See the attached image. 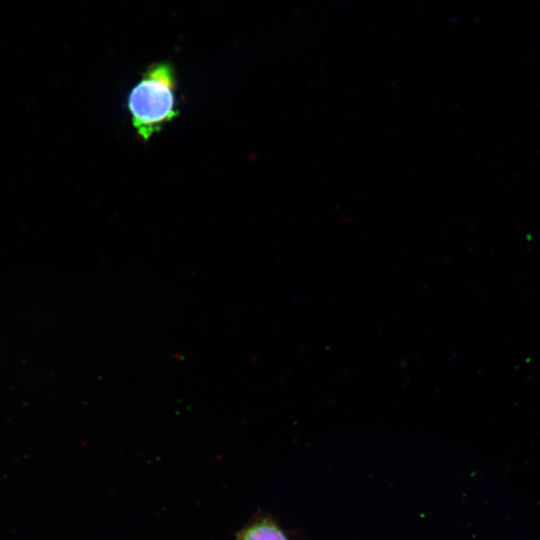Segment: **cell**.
<instances>
[{
	"label": "cell",
	"instance_id": "1",
	"mask_svg": "<svg viewBox=\"0 0 540 540\" xmlns=\"http://www.w3.org/2000/svg\"><path fill=\"white\" fill-rule=\"evenodd\" d=\"M176 73L169 62L150 65L129 91L127 108L138 137L149 140L178 115Z\"/></svg>",
	"mask_w": 540,
	"mask_h": 540
},
{
	"label": "cell",
	"instance_id": "2",
	"mask_svg": "<svg viewBox=\"0 0 540 540\" xmlns=\"http://www.w3.org/2000/svg\"><path fill=\"white\" fill-rule=\"evenodd\" d=\"M236 540H288L276 523L267 518L253 521L243 528Z\"/></svg>",
	"mask_w": 540,
	"mask_h": 540
}]
</instances>
